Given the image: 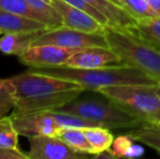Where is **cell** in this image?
I'll use <instances>...</instances> for the list:
<instances>
[{"instance_id": "cell-1", "label": "cell", "mask_w": 160, "mask_h": 159, "mask_svg": "<svg viewBox=\"0 0 160 159\" xmlns=\"http://www.w3.org/2000/svg\"><path fill=\"white\" fill-rule=\"evenodd\" d=\"M10 79L17 91V104L11 116L59 109L85 91L78 82L51 77L31 69Z\"/></svg>"}, {"instance_id": "cell-2", "label": "cell", "mask_w": 160, "mask_h": 159, "mask_svg": "<svg viewBox=\"0 0 160 159\" xmlns=\"http://www.w3.org/2000/svg\"><path fill=\"white\" fill-rule=\"evenodd\" d=\"M31 70L51 77L74 81L82 85L85 91L94 92L113 85H156L158 83L141 69L128 63L111 64L98 69H76L61 66L52 68H32Z\"/></svg>"}, {"instance_id": "cell-3", "label": "cell", "mask_w": 160, "mask_h": 159, "mask_svg": "<svg viewBox=\"0 0 160 159\" xmlns=\"http://www.w3.org/2000/svg\"><path fill=\"white\" fill-rule=\"evenodd\" d=\"M108 44L123 60V63L137 67L160 83V48L137 34L134 28L107 27L103 31Z\"/></svg>"}, {"instance_id": "cell-4", "label": "cell", "mask_w": 160, "mask_h": 159, "mask_svg": "<svg viewBox=\"0 0 160 159\" xmlns=\"http://www.w3.org/2000/svg\"><path fill=\"white\" fill-rule=\"evenodd\" d=\"M97 93L142 123H146L160 110V98L155 92V85H113L99 88Z\"/></svg>"}, {"instance_id": "cell-5", "label": "cell", "mask_w": 160, "mask_h": 159, "mask_svg": "<svg viewBox=\"0 0 160 159\" xmlns=\"http://www.w3.org/2000/svg\"><path fill=\"white\" fill-rule=\"evenodd\" d=\"M78 98L65 104L58 110L95 121L101 127L108 129L134 127L143 124L138 119L120 109L110 100L101 102L97 99H78Z\"/></svg>"}, {"instance_id": "cell-6", "label": "cell", "mask_w": 160, "mask_h": 159, "mask_svg": "<svg viewBox=\"0 0 160 159\" xmlns=\"http://www.w3.org/2000/svg\"><path fill=\"white\" fill-rule=\"evenodd\" d=\"M38 45H57L75 49L88 47H109L103 33H85L65 26L45 31L34 40L32 46Z\"/></svg>"}, {"instance_id": "cell-7", "label": "cell", "mask_w": 160, "mask_h": 159, "mask_svg": "<svg viewBox=\"0 0 160 159\" xmlns=\"http://www.w3.org/2000/svg\"><path fill=\"white\" fill-rule=\"evenodd\" d=\"M30 140V159H84L92 155L74 151L58 136H32Z\"/></svg>"}, {"instance_id": "cell-8", "label": "cell", "mask_w": 160, "mask_h": 159, "mask_svg": "<svg viewBox=\"0 0 160 159\" xmlns=\"http://www.w3.org/2000/svg\"><path fill=\"white\" fill-rule=\"evenodd\" d=\"M80 49L67 48L57 45L32 46L19 57L23 64L32 68H52L64 66L67 60Z\"/></svg>"}, {"instance_id": "cell-9", "label": "cell", "mask_w": 160, "mask_h": 159, "mask_svg": "<svg viewBox=\"0 0 160 159\" xmlns=\"http://www.w3.org/2000/svg\"><path fill=\"white\" fill-rule=\"evenodd\" d=\"M121 63H123L122 58L110 47H88L73 53L64 66L76 69H98Z\"/></svg>"}, {"instance_id": "cell-10", "label": "cell", "mask_w": 160, "mask_h": 159, "mask_svg": "<svg viewBox=\"0 0 160 159\" xmlns=\"http://www.w3.org/2000/svg\"><path fill=\"white\" fill-rule=\"evenodd\" d=\"M11 117L19 135L26 137L40 135L57 136L62 129V127H60L57 121L51 117L49 111Z\"/></svg>"}, {"instance_id": "cell-11", "label": "cell", "mask_w": 160, "mask_h": 159, "mask_svg": "<svg viewBox=\"0 0 160 159\" xmlns=\"http://www.w3.org/2000/svg\"><path fill=\"white\" fill-rule=\"evenodd\" d=\"M53 8L60 14L63 26L85 33H103L106 26L93 15L63 0H50Z\"/></svg>"}, {"instance_id": "cell-12", "label": "cell", "mask_w": 160, "mask_h": 159, "mask_svg": "<svg viewBox=\"0 0 160 159\" xmlns=\"http://www.w3.org/2000/svg\"><path fill=\"white\" fill-rule=\"evenodd\" d=\"M45 30H49V28L42 22L8 12V11L0 10V33L2 35L10 34V33L36 32V31Z\"/></svg>"}, {"instance_id": "cell-13", "label": "cell", "mask_w": 160, "mask_h": 159, "mask_svg": "<svg viewBox=\"0 0 160 159\" xmlns=\"http://www.w3.org/2000/svg\"><path fill=\"white\" fill-rule=\"evenodd\" d=\"M45 31L3 34V36L0 37V52L20 57L32 47L34 40Z\"/></svg>"}, {"instance_id": "cell-14", "label": "cell", "mask_w": 160, "mask_h": 159, "mask_svg": "<svg viewBox=\"0 0 160 159\" xmlns=\"http://www.w3.org/2000/svg\"><path fill=\"white\" fill-rule=\"evenodd\" d=\"M144 153H145L144 147L136 144L135 141L127 133L117 136L112 142L110 148L99 155L98 158H137L143 156Z\"/></svg>"}, {"instance_id": "cell-15", "label": "cell", "mask_w": 160, "mask_h": 159, "mask_svg": "<svg viewBox=\"0 0 160 159\" xmlns=\"http://www.w3.org/2000/svg\"><path fill=\"white\" fill-rule=\"evenodd\" d=\"M85 135L93 148L94 157H98L110 148L114 137L110 130L105 127H94L84 129Z\"/></svg>"}, {"instance_id": "cell-16", "label": "cell", "mask_w": 160, "mask_h": 159, "mask_svg": "<svg viewBox=\"0 0 160 159\" xmlns=\"http://www.w3.org/2000/svg\"><path fill=\"white\" fill-rule=\"evenodd\" d=\"M30 7L39 17L40 21L48 26L49 30L63 26V22L50 0H28Z\"/></svg>"}, {"instance_id": "cell-17", "label": "cell", "mask_w": 160, "mask_h": 159, "mask_svg": "<svg viewBox=\"0 0 160 159\" xmlns=\"http://www.w3.org/2000/svg\"><path fill=\"white\" fill-rule=\"evenodd\" d=\"M58 137L67 143L71 148L82 154L94 156L93 148L85 135L84 129H71V127H62L58 133Z\"/></svg>"}, {"instance_id": "cell-18", "label": "cell", "mask_w": 160, "mask_h": 159, "mask_svg": "<svg viewBox=\"0 0 160 159\" xmlns=\"http://www.w3.org/2000/svg\"><path fill=\"white\" fill-rule=\"evenodd\" d=\"M128 134L135 141L154 148L160 154V127L149 123H143L136 129L128 132Z\"/></svg>"}, {"instance_id": "cell-19", "label": "cell", "mask_w": 160, "mask_h": 159, "mask_svg": "<svg viewBox=\"0 0 160 159\" xmlns=\"http://www.w3.org/2000/svg\"><path fill=\"white\" fill-rule=\"evenodd\" d=\"M49 113L57 123L62 127H71V129H87V127H101L95 121L88 120L86 118L80 117V116L72 115V113L63 112L58 109L49 110Z\"/></svg>"}, {"instance_id": "cell-20", "label": "cell", "mask_w": 160, "mask_h": 159, "mask_svg": "<svg viewBox=\"0 0 160 159\" xmlns=\"http://www.w3.org/2000/svg\"><path fill=\"white\" fill-rule=\"evenodd\" d=\"M0 147L19 149V133L11 116L0 118Z\"/></svg>"}, {"instance_id": "cell-21", "label": "cell", "mask_w": 160, "mask_h": 159, "mask_svg": "<svg viewBox=\"0 0 160 159\" xmlns=\"http://www.w3.org/2000/svg\"><path fill=\"white\" fill-rule=\"evenodd\" d=\"M17 104V91L11 79H0V118L13 110Z\"/></svg>"}, {"instance_id": "cell-22", "label": "cell", "mask_w": 160, "mask_h": 159, "mask_svg": "<svg viewBox=\"0 0 160 159\" xmlns=\"http://www.w3.org/2000/svg\"><path fill=\"white\" fill-rule=\"evenodd\" d=\"M134 31L145 39L160 45V17L139 20Z\"/></svg>"}, {"instance_id": "cell-23", "label": "cell", "mask_w": 160, "mask_h": 159, "mask_svg": "<svg viewBox=\"0 0 160 159\" xmlns=\"http://www.w3.org/2000/svg\"><path fill=\"white\" fill-rule=\"evenodd\" d=\"M0 10L8 11V12L15 13V14H20L23 15V17H31V19L40 21L39 17L30 7L28 0H0Z\"/></svg>"}, {"instance_id": "cell-24", "label": "cell", "mask_w": 160, "mask_h": 159, "mask_svg": "<svg viewBox=\"0 0 160 159\" xmlns=\"http://www.w3.org/2000/svg\"><path fill=\"white\" fill-rule=\"evenodd\" d=\"M120 3L136 21L155 17L146 0H120Z\"/></svg>"}, {"instance_id": "cell-25", "label": "cell", "mask_w": 160, "mask_h": 159, "mask_svg": "<svg viewBox=\"0 0 160 159\" xmlns=\"http://www.w3.org/2000/svg\"><path fill=\"white\" fill-rule=\"evenodd\" d=\"M0 159H30L28 154L22 153L19 149L0 147Z\"/></svg>"}, {"instance_id": "cell-26", "label": "cell", "mask_w": 160, "mask_h": 159, "mask_svg": "<svg viewBox=\"0 0 160 159\" xmlns=\"http://www.w3.org/2000/svg\"><path fill=\"white\" fill-rule=\"evenodd\" d=\"M155 17H160V0H146Z\"/></svg>"}, {"instance_id": "cell-27", "label": "cell", "mask_w": 160, "mask_h": 159, "mask_svg": "<svg viewBox=\"0 0 160 159\" xmlns=\"http://www.w3.org/2000/svg\"><path fill=\"white\" fill-rule=\"evenodd\" d=\"M146 123H149V124H154V125H157V127H160V110L158 112H156L154 116L148 119V121Z\"/></svg>"}, {"instance_id": "cell-28", "label": "cell", "mask_w": 160, "mask_h": 159, "mask_svg": "<svg viewBox=\"0 0 160 159\" xmlns=\"http://www.w3.org/2000/svg\"><path fill=\"white\" fill-rule=\"evenodd\" d=\"M155 92H156V94L160 98V83H157V84L155 85Z\"/></svg>"}, {"instance_id": "cell-29", "label": "cell", "mask_w": 160, "mask_h": 159, "mask_svg": "<svg viewBox=\"0 0 160 159\" xmlns=\"http://www.w3.org/2000/svg\"><path fill=\"white\" fill-rule=\"evenodd\" d=\"M110 1H112V2H114V3L119 4V6H121V3H120V0H110ZM121 7H122V6H121Z\"/></svg>"}, {"instance_id": "cell-30", "label": "cell", "mask_w": 160, "mask_h": 159, "mask_svg": "<svg viewBox=\"0 0 160 159\" xmlns=\"http://www.w3.org/2000/svg\"><path fill=\"white\" fill-rule=\"evenodd\" d=\"M154 44H155V42H154ZM156 45H157V44H156ZM157 46H158V47H159V48H160V45H157Z\"/></svg>"}, {"instance_id": "cell-31", "label": "cell", "mask_w": 160, "mask_h": 159, "mask_svg": "<svg viewBox=\"0 0 160 159\" xmlns=\"http://www.w3.org/2000/svg\"><path fill=\"white\" fill-rule=\"evenodd\" d=\"M0 35H2V34H1V33H0Z\"/></svg>"}]
</instances>
